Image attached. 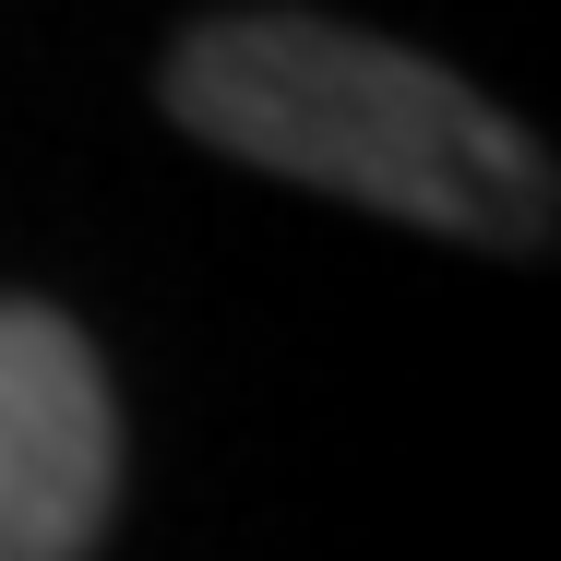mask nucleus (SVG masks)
Masks as SVG:
<instances>
[{
  "instance_id": "nucleus-1",
  "label": "nucleus",
  "mask_w": 561,
  "mask_h": 561,
  "mask_svg": "<svg viewBox=\"0 0 561 561\" xmlns=\"http://www.w3.org/2000/svg\"><path fill=\"white\" fill-rule=\"evenodd\" d=\"M156 96L227 168H263L358 216L478 239V251H538L561 227L550 144L526 119L490 108L431 48H394L335 12H204L168 36Z\"/></svg>"
},
{
  "instance_id": "nucleus-2",
  "label": "nucleus",
  "mask_w": 561,
  "mask_h": 561,
  "mask_svg": "<svg viewBox=\"0 0 561 561\" xmlns=\"http://www.w3.org/2000/svg\"><path fill=\"white\" fill-rule=\"evenodd\" d=\"M119 514V407L72 311L0 299V561H96Z\"/></svg>"
}]
</instances>
